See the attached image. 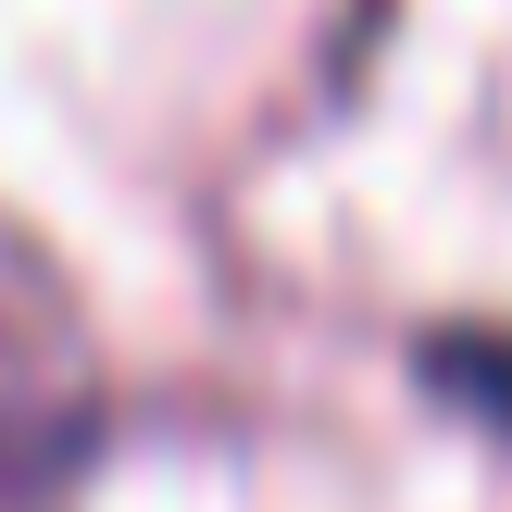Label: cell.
Listing matches in <instances>:
<instances>
[{
	"label": "cell",
	"mask_w": 512,
	"mask_h": 512,
	"mask_svg": "<svg viewBox=\"0 0 512 512\" xmlns=\"http://www.w3.org/2000/svg\"><path fill=\"white\" fill-rule=\"evenodd\" d=\"M425 388H450V400L512 425V338H425Z\"/></svg>",
	"instance_id": "1"
}]
</instances>
